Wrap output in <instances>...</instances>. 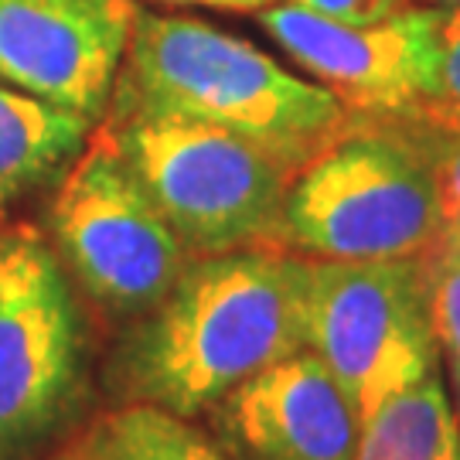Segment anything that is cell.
Masks as SVG:
<instances>
[{"label": "cell", "instance_id": "obj_7", "mask_svg": "<svg viewBox=\"0 0 460 460\" xmlns=\"http://www.w3.org/2000/svg\"><path fill=\"white\" fill-rule=\"evenodd\" d=\"M83 328L58 256L34 229L0 232V457L66 416Z\"/></svg>", "mask_w": 460, "mask_h": 460}, {"label": "cell", "instance_id": "obj_9", "mask_svg": "<svg viewBox=\"0 0 460 460\" xmlns=\"http://www.w3.org/2000/svg\"><path fill=\"white\" fill-rule=\"evenodd\" d=\"M137 14L133 0H0V83L99 123Z\"/></svg>", "mask_w": 460, "mask_h": 460}, {"label": "cell", "instance_id": "obj_11", "mask_svg": "<svg viewBox=\"0 0 460 460\" xmlns=\"http://www.w3.org/2000/svg\"><path fill=\"white\" fill-rule=\"evenodd\" d=\"M93 119L0 83V201L49 181L85 147Z\"/></svg>", "mask_w": 460, "mask_h": 460}, {"label": "cell", "instance_id": "obj_5", "mask_svg": "<svg viewBox=\"0 0 460 460\" xmlns=\"http://www.w3.org/2000/svg\"><path fill=\"white\" fill-rule=\"evenodd\" d=\"M307 351L328 365L358 416L437 372L423 256L311 260Z\"/></svg>", "mask_w": 460, "mask_h": 460}, {"label": "cell", "instance_id": "obj_2", "mask_svg": "<svg viewBox=\"0 0 460 460\" xmlns=\"http://www.w3.org/2000/svg\"><path fill=\"white\" fill-rule=\"evenodd\" d=\"M110 110L188 116L256 140L300 167L351 119L314 79L195 17L140 11Z\"/></svg>", "mask_w": 460, "mask_h": 460}, {"label": "cell", "instance_id": "obj_1", "mask_svg": "<svg viewBox=\"0 0 460 460\" xmlns=\"http://www.w3.org/2000/svg\"><path fill=\"white\" fill-rule=\"evenodd\" d=\"M307 273L311 260L283 246L191 256L119 348L123 393L188 420L304 351Z\"/></svg>", "mask_w": 460, "mask_h": 460}, {"label": "cell", "instance_id": "obj_10", "mask_svg": "<svg viewBox=\"0 0 460 460\" xmlns=\"http://www.w3.org/2000/svg\"><path fill=\"white\" fill-rule=\"evenodd\" d=\"M215 444L232 460H351L362 416L314 351L235 385L212 410Z\"/></svg>", "mask_w": 460, "mask_h": 460}, {"label": "cell", "instance_id": "obj_18", "mask_svg": "<svg viewBox=\"0 0 460 460\" xmlns=\"http://www.w3.org/2000/svg\"><path fill=\"white\" fill-rule=\"evenodd\" d=\"M167 4H198V7H218V11H263L277 0H167Z\"/></svg>", "mask_w": 460, "mask_h": 460}, {"label": "cell", "instance_id": "obj_8", "mask_svg": "<svg viewBox=\"0 0 460 460\" xmlns=\"http://www.w3.org/2000/svg\"><path fill=\"white\" fill-rule=\"evenodd\" d=\"M433 17L429 4H406L372 24H341L287 0L256 11L260 28L348 113L393 123H416L423 113Z\"/></svg>", "mask_w": 460, "mask_h": 460}, {"label": "cell", "instance_id": "obj_3", "mask_svg": "<svg viewBox=\"0 0 460 460\" xmlns=\"http://www.w3.org/2000/svg\"><path fill=\"white\" fill-rule=\"evenodd\" d=\"M444 226L423 130L351 116L290 174L277 246L307 260H406L423 256Z\"/></svg>", "mask_w": 460, "mask_h": 460}, {"label": "cell", "instance_id": "obj_13", "mask_svg": "<svg viewBox=\"0 0 460 460\" xmlns=\"http://www.w3.org/2000/svg\"><path fill=\"white\" fill-rule=\"evenodd\" d=\"M75 460H232L212 437L195 429L184 416L130 402L99 416L85 429Z\"/></svg>", "mask_w": 460, "mask_h": 460}, {"label": "cell", "instance_id": "obj_17", "mask_svg": "<svg viewBox=\"0 0 460 460\" xmlns=\"http://www.w3.org/2000/svg\"><path fill=\"white\" fill-rule=\"evenodd\" d=\"M287 4H296L311 14L331 17L341 24H372L406 7V0H287Z\"/></svg>", "mask_w": 460, "mask_h": 460}, {"label": "cell", "instance_id": "obj_6", "mask_svg": "<svg viewBox=\"0 0 460 460\" xmlns=\"http://www.w3.org/2000/svg\"><path fill=\"white\" fill-rule=\"evenodd\" d=\"M51 235L72 277L99 307L144 317L188 266V249L99 127L51 201Z\"/></svg>", "mask_w": 460, "mask_h": 460}, {"label": "cell", "instance_id": "obj_14", "mask_svg": "<svg viewBox=\"0 0 460 460\" xmlns=\"http://www.w3.org/2000/svg\"><path fill=\"white\" fill-rule=\"evenodd\" d=\"M423 270L437 351L460 393V222H447L440 239L423 252Z\"/></svg>", "mask_w": 460, "mask_h": 460}, {"label": "cell", "instance_id": "obj_16", "mask_svg": "<svg viewBox=\"0 0 460 460\" xmlns=\"http://www.w3.org/2000/svg\"><path fill=\"white\" fill-rule=\"evenodd\" d=\"M420 130H423V140H427L433 167H437L444 218L447 222H460V127L457 130H427V127H420Z\"/></svg>", "mask_w": 460, "mask_h": 460}, {"label": "cell", "instance_id": "obj_12", "mask_svg": "<svg viewBox=\"0 0 460 460\" xmlns=\"http://www.w3.org/2000/svg\"><path fill=\"white\" fill-rule=\"evenodd\" d=\"M351 460H460V420L444 378L429 372L362 416Z\"/></svg>", "mask_w": 460, "mask_h": 460}, {"label": "cell", "instance_id": "obj_19", "mask_svg": "<svg viewBox=\"0 0 460 460\" xmlns=\"http://www.w3.org/2000/svg\"><path fill=\"white\" fill-rule=\"evenodd\" d=\"M406 4H429V7H460V0H406Z\"/></svg>", "mask_w": 460, "mask_h": 460}, {"label": "cell", "instance_id": "obj_4", "mask_svg": "<svg viewBox=\"0 0 460 460\" xmlns=\"http://www.w3.org/2000/svg\"><path fill=\"white\" fill-rule=\"evenodd\" d=\"M188 256L277 246L296 167L232 130L188 116L110 110L102 123Z\"/></svg>", "mask_w": 460, "mask_h": 460}, {"label": "cell", "instance_id": "obj_15", "mask_svg": "<svg viewBox=\"0 0 460 460\" xmlns=\"http://www.w3.org/2000/svg\"><path fill=\"white\" fill-rule=\"evenodd\" d=\"M433 68L420 127L457 130L460 127V7H433Z\"/></svg>", "mask_w": 460, "mask_h": 460}, {"label": "cell", "instance_id": "obj_20", "mask_svg": "<svg viewBox=\"0 0 460 460\" xmlns=\"http://www.w3.org/2000/svg\"><path fill=\"white\" fill-rule=\"evenodd\" d=\"M68 460H75V457H68Z\"/></svg>", "mask_w": 460, "mask_h": 460}]
</instances>
